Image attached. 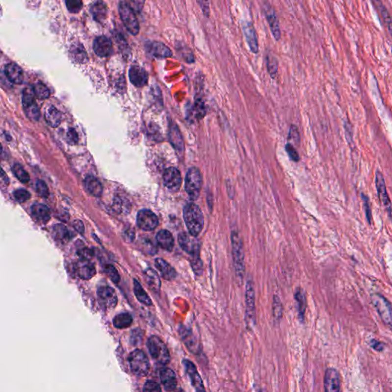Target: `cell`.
I'll use <instances>...</instances> for the list:
<instances>
[{
  "mask_svg": "<svg viewBox=\"0 0 392 392\" xmlns=\"http://www.w3.org/2000/svg\"><path fill=\"white\" fill-rule=\"evenodd\" d=\"M183 218L188 233L195 237L199 236L204 227V217L200 208L193 202L188 203L183 209Z\"/></svg>",
  "mask_w": 392,
  "mask_h": 392,
  "instance_id": "6da1fadb",
  "label": "cell"
},
{
  "mask_svg": "<svg viewBox=\"0 0 392 392\" xmlns=\"http://www.w3.org/2000/svg\"><path fill=\"white\" fill-rule=\"evenodd\" d=\"M149 352L156 363L166 366L170 361V355L166 344L159 337L152 336L147 342Z\"/></svg>",
  "mask_w": 392,
  "mask_h": 392,
  "instance_id": "7a4b0ae2",
  "label": "cell"
},
{
  "mask_svg": "<svg viewBox=\"0 0 392 392\" xmlns=\"http://www.w3.org/2000/svg\"><path fill=\"white\" fill-rule=\"evenodd\" d=\"M202 183H203V179L200 169L195 166L188 169L185 176V191L191 200H197L199 197L202 190Z\"/></svg>",
  "mask_w": 392,
  "mask_h": 392,
  "instance_id": "3957f363",
  "label": "cell"
},
{
  "mask_svg": "<svg viewBox=\"0 0 392 392\" xmlns=\"http://www.w3.org/2000/svg\"><path fill=\"white\" fill-rule=\"evenodd\" d=\"M232 253H233L234 264L235 268L237 278L243 279L244 275V255L243 242L239 234L236 231L232 232Z\"/></svg>",
  "mask_w": 392,
  "mask_h": 392,
  "instance_id": "277c9868",
  "label": "cell"
},
{
  "mask_svg": "<svg viewBox=\"0 0 392 392\" xmlns=\"http://www.w3.org/2000/svg\"><path fill=\"white\" fill-rule=\"evenodd\" d=\"M129 363L131 371L137 376H146L150 371V364L148 357L140 349H135L130 354Z\"/></svg>",
  "mask_w": 392,
  "mask_h": 392,
  "instance_id": "5b68a950",
  "label": "cell"
},
{
  "mask_svg": "<svg viewBox=\"0 0 392 392\" xmlns=\"http://www.w3.org/2000/svg\"><path fill=\"white\" fill-rule=\"evenodd\" d=\"M371 302L386 326L392 329V304L381 293L371 295Z\"/></svg>",
  "mask_w": 392,
  "mask_h": 392,
  "instance_id": "8992f818",
  "label": "cell"
},
{
  "mask_svg": "<svg viewBox=\"0 0 392 392\" xmlns=\"http://www.w3.org/2000/svg\"><path fill=\"white\" fill-rule=\"evenodd\" d=\"M119 14L126 28L132 35H136L140 31L139 22L136 19L134 10L128 2H121L119 5Z\"/></svg>",
  "mask_w": 392,
  "mask_h": 392,
  "instance_id": "52a82bcc",
  "label": "cell"
},
{
  "mask_svg": "<svg viewBox=\"0 0 392 392\" xmlns=\"http://www.w3.org/2000/svg\"><path fill=\"white\" fill-rule=\"evenodd\" d=\"M34 92L32 88H26L24 90L23 94V105L25 113L30 121L37 122L40 118L41 113L39 106L35 102L34 98Z\"/></svg>",
  "mask_w": 392,
  "mask_h": 392,
  "instance_id": "ba28073f",
  "label": "cell"
},
{
  "mask_svg": "<svg viewBox=\"0 0 392 392\" xmlns=\"http://www.w3.org/2000/svg\"><path fill=\"white\" fill-rule=\"evenodd\" d=\"M375 185H376L377 192H378L379 200L385 208L389 216H391L392 214V202H391L390 198L388 193L383 174L379 170H377L376 173H375Z\"/></svg>",
  "mask_w": 392,
  "mask_h": 392,
  "instance_id": "9c48e42d",
  "label": "cell"
},
{
  "mask_svg": "<svg viewBox=\"0 0 392 392\" xmlns=\"http://www.w3.org/2000/svg\"><path fill=\"white\" fill-rule=\"evenodd\" d=\"M178 241L183 251L188 253L191 257L199 255L200 243L196 237L186 232H181L178 236Z\"/></svg>",
  "mask_w": 392,
  "mask_h": 392,
  "instance_id": "30bf717a",
  "label": "cell"
},
{
  "mask_svg": "<svg viewBox=\"0 0 392 392\" xmlns=\"http://www.w3.org/2000/svg\"><path fill=\"white\" fill-rule=\"evenodd\" d=\"M159 223L158 218L153 211L148 209L140 210L137 214L136 224L140 229L143 231L154 230Z\"/></svg>",
  "mask_w": 392,
  "mask_h": 392,
  "instance_id": "8fae6325",
  "label": "cell"
},
{
  "mask_svg": "<svg viewBox=\"0 0 392 392\" xmlns=\"http://www.w3.org/2000/svg\"><path fill=\"white\" fill-rule=\"evenodd\" d=\"M164 185L172 192H177L181 187L182 176L180 170L175 167L166 169L163 174Z\"/></svg>",
  "mask_w": 392,
  "mask_h": 392,
  "instance_id": "7c38bea8",
  "label": "cell"
},
{
  "mask_svg": "<svg viewBox=\"0 0 392 392\" xmlns=\"http://www.w3.org/2000/svg\"><path fill=\"white\" fill-rule=\"evenodd\" d=\"M246 318L248 324L255 322V293L251 281H248L246 285Z\"/></svg>",
  "mask_w": 392,
  "mask_h": 392,
  "instance_id": "4fadbf2b",
  "label": "cell"
},
{
  "mask_svg": "<svg viewBox=\"0 0 392 392\" xmlns=\"http://www.w3.org/2000/svg\"><path fill=\"white\" fill-rule=\"evenodd\" d=\"M98 296L100 303L105 308L111 310L117 305V293L110 287H101L98 290Z\"/></svg>",
  "mask_w": 392,
  "mask_h": 392,
  "instance_id": "5bb4252c",
  "label": "cell"
},
{
  "mask_svg": "<svg viewBox=\"0 0 392 392\" xmlns=\"http://www.w3.org/2000/svg\"><path fill=\"white\" fill-rule=\"evenodd\" d=\"M325 392H340V377L336 368L326 369L324 375Z\"/></svg>",
  "mask_w": 392,
  "mask_h": 392,
  "instance_id": "9a60e30c",
  "label": "cell"
},
{
  "mask_svg": "<svg viewBox=\"0 0 392 392\" xmlns=\"http://www.w3.org/2000/svg\"><path fill=\"white\" fill-rule=\"evenodd\" d=\"M183 365L185 366V371L190 378L193 387L196 392H206L204 387V384L202 382V378L198 372L197 368L195 365L189 360H184Z\"/></svg>",
  "mask_w": 392,
  "mask_h": 392,
  "instance_id": "2e32d148",
  "label": "cell"
},
{
  "mask_svg": "<svg viewBox=\"0 0 392 392\" xmlns=\"http://www.w3.org/2000/svg\"><path fill=\"white\" fill-rule=\"evenodd\" d=\"M149 54L157 58L172 57L173 52L165 44L159 42H150L146 45Z\"/></svg>",
  "mask_w": 392,
  "mask_h": 392,
  "instance_id": "e0dca14e",
  "label": "cell"
},
{
  "mask_svg": "<svg viewBox=\"0 0 392 392\" xmlns=\"http://www.w3.org/2000/svg\"><path fill=\"white\" fill-rule=\"evenodd\" d=\"M169 139L173 148L178 152L179 154H183L185 151V143L180 128L174 123H171L169 125Z\"/></svg>",
  "mask_w": 392,
  "mask_h": 392,
  "instance_id": "ac0fdd59",
  "label": "cell"
},
{
  "mask_svg": "<svg viewBox=\"0 0 392 392\" xmlns=\"http://www.w3.org/2000/svg\"><path fill=\"white\" fill-rule=\"evenodd\" d=\"M242 29L250 49L253 53L257 54L259 51V45H258V35H257L255 27L253 26L252 23L247 22L243 24Z\"/></svg>",
  "mask_w": 392,
  "mask_h": 392,
  "instance_id": "d6986e66",
  "label": "cell"
},
{
  "mask_svg": "<svg viewBox=\"0 0 392 392\" xmlns=\"http://www.w3.org/2000/svg\"><path fill=\"white\" fill-rule=\"evenodd\" d=\"M129 77L131 83L136 87H141L148 82V74L141 67L133 65L129 71Z\"/></svg>",
  "mask_w": 392,
  "mask_h": 392,
  "instance_id": "ffe728a7",
  "label": "cell"
},
{
  "mask_svg": "<svg viewBox=\"0 0 392 392\" xmlns=\"http://www.w3.org/2000/svg\"><path fill=\"white\" fill-rule=\"evenodd\" d=\"M75 271L78 275L84 280H89L96 274V269L94 265L86 259H80L75 266Z\"/></svg>",
  "mask_w": 392,
  "mask_h": 392,
  "instance_id": "44dd1931",
  "label": "cell"
},
{
  "mask_svg": "<svg viewBox=\"0 0 392 392\" xmlns=\"http://www.w3.org/2000/svg\"><path fill=\"white\" fill-rule=\"evenodd\" d=\"M265 16L267 18V23L271 30L272 35L276 41L281 39V28H280L279 20L277 19L275 11L270 6H265Z\"/></svg>",
  "mask_w": 392,
  "mask_h": 392,
  "instance_id": "7402d4cb",
  "label": "cell"
},
{
  "mask_svg": "<svg viewBox=\"0 0 392 392\" xmlns=\"http://www.w3.org/2000/svg\"><path fill=\"white\" fill-rule=\"evenodd\" d=\"M94 52L100 57H107L111 52L112 43L106 36L98 37L93 44Z\"/></svg>",
  "mask_w": 392,
  "mask_h": 392,
  "instance_id": "603a6c76",
  "label": "cell"
},
{
  "mask_svg": "<svg viewBox=\"0 0 392 392\" xmlns=\"http://www.w3.org/2000/svg\"><path fill=\"white\" fill-rule=\"evenodd\" d=\"M5 76L7 78L9 81L12 82L15 84H21L24 80V75H23V70L20 66H18L16 64L9 63L5 67Z\"/></svg>",
  "mask_w": 392,
  "mask_h": 392,
  "instance_id": "cb8c5ba5",
  "label": "cell"
},
{
  "mask_svg": "<svg viewBox=\"0 0 392 392\" xmlns=\"http://www.w3.org/2000/svg\"><path fill=\"white\" fill-rule=\"evenodd\" d=\"M160 379L164 389L167 392H173L176 389L177 386V378L171 368H162L160 371Z\"/></svg>",
  "mask_w": 392,
  "mask_h": 392,
  "instance_id": "d4e9b609",
  "label": "cell"
},
{
  "mask_svg": "<svg viewBox=\"0 0 392 392\" xmlns=\"http://www.w3.org/2000/svg\"><path fill=\"white\" fill-rule=\"evenodd\" d=\"M84 187L88 193L94 197H100L103 192L101 182L93 176H88L84 180Z\"/></svg>",
  "mask_w": 392,
  "mask_h": 392,
  "instance_id": "484cf974",
  "label": "cell"
},
{
  "mask_svg": "<svg viewBox=\"0 0 392 392\" xmlns=\"http://www.w3.org/2000/svg\"><path fill=\"white\" fill-rule=\"evenodd\" d=\"M155 264L164 279L171 281L176 278V270L166 261L163 260L162 258H157L155 261Z\"/></svg>",
  "mask_w": 392,
  "mask_h": 392,
  "instance_id": "4316f807",
  "label": "cell"
},
{
  "mask_svg": "<svg viewBox=\"0 0 392 392\" xmlns=\"http://www.w3.org/2000/svg\"><path fill=\"white\" fill-rule=\"evenodd\" d=\"M157 241L161 248L167 251H171L174 247V238L172 234L167 230H161L158 232Z\"/></svg>",
  "mask_w": 392,
  "mask_h": 392,
  "instance_id": "83f0119b",
  "label": "cell"
},
{
  "mask_svg": "<svg viewBox=\"0 0 392 392\" xmlns=\"http://www.w3.org/2000/svg\"><path fill=\"white\" fill-rule=\"evenodd\" d=\"M31 214L37 221L47 223L50 219V210L43 204H35L31 207Z\"/></svg>",
  "mask_w": 392,
  "mask_h": 392,
  "instance_id": "f1b7e54d",
  "label": "cell"
},
{
  "mask_svg": "<svg viewBox=\"0 0 392 392\" xmlns=\"http://www.w3.org/2000/svg\"><path fill=\"white\" fill-rule=\"evenodd\" d=\"M373 5H375L378 12L380 14L382 20H383L384 23L387 27L388 31H389V35H391L392 39V19L391 17L390 13L387 8L384 5L383 2L381 1H374L372 2Z\"/></svg>",
  "mask_w": 392,
  "mask_h": 392,
  "instance_id": "f546056e",
  "label": "cell"
},
{
  "mask_svg": "<svg viewBox=\"0 0 392 392\" xmlns=\"http://www.w3.org/2000/svg\"><path fill=\"white\" fill-rule=\"evenodd\" d=\"M45 119L52 128H58L61 121V112L54 106H49L45 112Z\"/></svg>",
  "mask_w": 392,
  "mask_h": 392,
  "instance_id": "4dcf8cb0",
  "label": "cell"
},
{
  "mask_svg": "<svg viewBox=\"0 0 392 392\" xmlns=\"http://www.w3.org/2000/svg\"><path fill=\"white\" fill-rule=\"evenodd\" d=\"M145 282L147 283L149 287L155 292H159L160 289L161 281L158 274L152 269H147L143 273Z\"/></svg>",
  "mask_w": 392,
  "mask_h": 392,
  "instance_id": "1f68e13d",
  "label": "cell"
},
{
  "mask_svg": "<svg viewBox=\"0 0 392 392\" xmlns=\"http://www.w3.org/2000/svg\"><path fill=\"white\" fill-rule=\"evenodd\" d=\"M181 335L183 342H185L188 350L191 351L192 353L199 354L201 351L200 345L194 335L189 330H184L182 332Z\"/></svg>",
  "mask_w": 392,
  "mask_h": 392,
  "instance_id": "d6a6232c",
  "label": "cell"
},
{
  "mask_svg": "<svg viewBox=\"0 0 392 392\" xmlns=\"http://www.w3.org/2000/svg\"><path fill=\"white\" fill-rule=\"evenodd\" d=\"M107 6L103 2H97L92 5L91 7V12H92L93 17L96 21L99 23H103L106 19L107 16Z\"/></svg>",
  "mask_w": 392,
  "mask_h": 392,
  "instance_id": "836d02e7",
  "label": "cell"
},
{
  "mask_svg": "<svg viewBox=\"0 0 392 392\" xmlns=\"http://www.w3.org/2000/svg\"><path fill=\"white\" fill-rule=\"evenodd\" d=\"M192 110H193L194 116L198 121H201L204 118L207 113V106H206L204 98H202L201 96L195 97Z\"/></svg>",
  "mask_w": 392,
  "mask_h": 392,
  "instance_id": "e575fe53",
  "label": "cell"
},
{
  "mask_svg": "<svg viewBox=\"0 0 392 392\" xmlns=\"http://www.w3.org/2000/svg\"><path fill=\"white\" fill-rule=\"evenodd\" d=\"M295 300L297 303L298 307L299 319L303 322L304 320V315H305L306 307H307V299H306L305 293L303 289L298 288L296 289L295 293Z\"/></svg>",
  "mask_w": 392,
  "mask_h": 392,
  "instance_id": "d590c367",
  "label": "cell"
},
{
  "mask_svg": "<svg viewBox=\"0 0 392 392\" xmlns=\"http://www.w3.org/2000/svg\"><path fill=\"white\" fill-rule=\"evenodd\" d=\"M53 234H54L56 240H58L61 242H68L72 238V235H71L70 232L68 231V229H67L65 225H61V224H58V225L54 226V228H53Z\"/></svg>",
  "mask_w": 392,
  "mask_h": 392,
  "instance_id": "8d00e7d4",
  "label": "cell"
},
{
  "mask_svg": "<svg viewBox=\"0 0 392 392\" xmlns=\"http://www.w3.org/2000/svg\"><path fill=\"white\" fill-rule=\"evenodd\" d=\"M132 322V318L131 314H119L116 315L113 320V326L117 329H125L129 327Z\"/></svg>",
  "mask_w": 392,
  "mask_h": 392,
  "instance_id": "74e56055",
  "label": "cell"
},
{
  "mask_svg": "<svg viewBox=\"0 0 392 392\" xmlns=\"http://www.w3.org/2000/svg\"><path fill=\"white\" fill-rule=\"evenodd\" d=\"M133 283H134V293L137 300L140 303H143L144 305L151 306V299L150 298L148 294L146 293L143 287L140 285V283L138 282V281H136V279H134Z\"/></svg>",
  "mask_w": 392,
  "mask_h": 392,
  "instance_id": "f35d334b",
  "label": "cell"
},
{
  "mask_svg": "<svg viewBox=\"0 0 392 392\" xmlns=\"http://www.w3.org/2000/svg\"><path fill=\"white\" fill-rule=\"evenodd\" d=\"M266 65H267V72L270 74V77L274 78L278 72V61L275 56L273 54H266Z\"/></svg>",
  "mask_w": 392,
  "mask_h": 392,
  "instance_id": "ab89813d",
  "label": "cell"
},
{
  "mask_svg": "<svg viewBox=\"0 0 392 392\" xmlns=\"http://www.w3.org/2000/svg\"><path fill=\"white\" fill-rule=\"evenodd\" d=\"M32 90H33L35 96L39 99L46 100L50 97V91H49V88L41 82H38L36 84H34Z\"/></svg>",
  "mask_w": 392,
  "mask_h": 392,
  "instance_id": "60d3db41",
  "label": "cell"
},
{
  "mask_svg": "<svg viewBox=\"0 0 392 392\" xmlns=\"http://www.w3.org/2000/svg\"><path fill=\"white\" fill-rule=\"evenodd\" d=\"M12 170L16 178L22 183H27L29 181V175L20 164H15L14 166H12Z\"/></svg>",
  "mask_w": 392,
  "mask_h": 392,
  "instance_id": "b9f144b4",
  "label": "cell"
},
{
  "mask_svg": "<svg viewBox=\"0 0 392 392\" xmlns=\"http://www.w3.org/2000/svg\"><path fill=\"white\" fill-rule=\"evenodd\" d=\"M71 52L74 59L78 62H84L87 60V52L84 51V48L82 47L81 45L72 46Z\"/></svg>",
  "mask_w": 392,
  "mask_h": 392,
  "instance_id": "7bdbcfd3",
  "label": "cell"
},
{
  "mask_svg": "<svg viewBox=\"0 0 392 392\" xmlns=\"http://www.w3.org/2000/svg\"><path fill=\"white\" fill-rule=\"evenodd\" d=\"M362 201H363V207H364L365 213H366V218L369 225H371V220H372V214H371V205H370L369 198L366 194H361Z\"/></svg>",
  "mask_w": 392,
  "mask_h": 392,
  "instance_id": "ee69618b",
  "label": "cell"
},
{
  "mask_svg": "<svg viewBox=\"0 0 392 392\" xmlns=\"http://www.w3.org/2000/svg\"><path fill=\"white\" fill-rule=\"evenodd\" d=\"M191 264H192V270L197 275H202L203 272V265L201 261L200 255L191 257Z\"/></svg>",
  "mask_w": 392,
  "mask_h": 392,
  "instance_id": "f6af8a7d",
  "label": "cell"
},
{
  "mask_svg": "<svg viewBox=\"0 0 392 392\" xmlns=\"http://www.w3.org/2000/svg\"><path fill=\"white\" fill-rule=\"evenodd\" d=\"M37 193L42 198H47L49 195V188L45 182L42 180H38L35 184Z\"/></svg>",
  "mask_w": 392,
  "mask_h": 392,
  "instance_id": "bcb514c9",
  "label": "cell"
},
{
  "mask_svg": "<svg viewBox=\"0 0 392 392\" xmlns=\"http://www.w3.org/2000/svg\"><path fill=\"white\" fill-rule=\"evenodd\" d=\"M67 9L72 13L80 12L83 6V2L79 0H69L66 2Z\"/></svg>",
  "mask_w": 392,
  "mask_h": 392,
  "instance_id": "7dc6e473",
  "label": "cell"
},
{
  "mask_svg": "<svg viewBox=\"0 0 392 392\" xmlns=\"http://www.w3.org/2000/svg\"><path fill=\"white\" fill-rule=\"evenodd\" d=\"M105 271L113 283L117 284L120 281V275H119L118 272L112 265H106L105 268Z\"/></svg>",
  "mask_w": 392,
  "mask_h": 392,
  "instance_id": "c3c4849f",
  "label": "cell"
},
{
  "mask_svg": "<svg viewBox=\"0 0 392 392\" xmlns=\"http://www.w3.org/2000/svg\"><path fill=\"white\" fill-rule=\"evenodd\" d=\"M285 150H286L288 156H289L292 161L295 162H299L300 155H299L298 152L296 151V149L291 143H287L286 146H285Z\"/></svg>",
  "mask_w": 392,
  "mask_h": 392,
  "instance_id": "681fc988",
  "label": "cell"
},
{
  "mask_svg": "<svg viewBox=\"0 0 392 392\" xmlns=\"http://www.w3.org/2000/svg\"><path fill=\"white\" fill-rule=\"evenodd\" d=\"M283 308L280 299L277 296H274V303H273V314L277 319H280L282 316Z\"/></svg>",
  "mask_w": 392,
  "mask_h": 392,
  "instance_id": "f907efd6",
  "label": "cell"
},
{
  "mask_svg": "<svg viewBox=\"0 0 392 392\" xmlns=\"http://www.w3.org/2000/svg\"><path fill=\"white\" fill-rule=\"evenodd\" d=\"M143 392H162L160 386L154 381L149 380L144 384Z\"/></svg>",
  "mask_w": 392,
  "mask_h": 392,
  "instance_id": "816d5d0a",
  "label": "cell"
},
{
  "mask_svg": "<svg viewBox=\"0 0 392 392\" xmlns=\"http://www.w3.org/2000/svg\"><path fill=\"white\" fill-rule=\"evenodd\" d=\"M289 140H293L295 144H299L300 141V134L298 128L296 125H290L289 131Z\"/></svg>",
  "mask_w": 392,
  "mask_h": 392,
  "instance_id": "f5cc1de1",
  "label": "cell"
},
{
  "mask_svg": "<svg viewBox=\"0 0 392 392\" xmlns=\"http://www.w3.org/2000/svg\"><path fill=\"white\" fill-rule=\"evenodd\" d=\"M14 197L19 202H24L28 201L31 197L29 192L25 189H18L14 192Z\"/></svg>",
  "mask_w": 392,
  "mask_h": 392,
  "instance_id": "db71d44e",
  "label": "cell"
},
{
  "mask_svg": "<svg viewBox=\"0 0 392 392\" xmlns=\"http://www.w3.org/2000/svg\"><path fill=\"white\" fill-rule=\"evenodd\" d=\"M142 339H143V330L140 329L132 330L131 337V342L132 345L140 344V342H142Z\"/></svg>",
  "mask_w": 392,
  "mask_h": 392,
  "instance_id": "11a10c76",
  "label": "cell"
},
{
  "mask_svg": "<svg viewBox=\"0 0 392 392\" xmlns=\"http://www.w3.org/2000/svg\"><path fill=\"white\" fill-rule=\"evenodd\" d=\"M67 142L69 144L75 145L78 141V134L73 128L68 130L66 134Z\"/></svg>",
  "mask_w": 392,
  "mask_h": 392,
  "instance_id": "9f6ffc18",
  "label": "cell"
},
{
  "mask_svg": "<svg viewBox=\"0 0 392 392\" xmlns=\"http://www.w3.org/2000/svg\"><path fill=\"white\" fill-rule=\"evenodd\" d=\"M370 345H371L372 349L378 351V352H382L385 349V345L382 342H378L377 340H372L370 342Z\"/></svg>",
  "mask_w": 392,
  "mask_h": 392,
  "instance_id": "6f0895ef",
  "label": "cell"
},
{
  "mask_svg": "<svg viewBox=\"0 0 392 392\" xmlns=\"http://www.w3.org/2000/svg\"><path fill=\"white\" fill-rule=\"evenodd\" d=\"M92 251L88 248L81 250L79 251V255L81 257V259H86V260H89L90 258L92 257Z\"/></svg>",
  "mask_w": 392,
  "mask_h": 392,
  "instance_id": "680465c9",
  "label": "cell"
},
{
  "mask_svg": "<svg viewBox=\"0 0 392 392\" xmlns=\"http://www.w3.org/2000/svg\"><path fill=\"white\" fill-rule=\"evenodd\" d=\"M198 3L200 5L201 8H202V12L204 13L205 16H209V2H198Z\"/></svg>",
  "mask_w": 392,
  "mask_h": 392,
  "instance_id": "91938a15",
  "label": "cell"
},
{
  "mask_svg": "<svg viewBox=\"0 0 392 392\" xmlns=\"http://www.w3.org/2000/svg\"><path fill=\"white\" fill-rule=\"evenodd\" d=\"M344 128H345V134H346V138H348V136H349L350 137L351 142L352 141V126H351L350 123L345 122L344 124Z\"/></svg>",
  "mask_w": 392,
  "mask_h": 392,
  "instance_id": "94428289",
  "label": "cell"
},
{
  "mask_svg": "<svg viewBox=\"0 0 392 392\" xmlns=\"http://www.w3.org/2000/svg\"><path fill=\"white\" fill-rule=\"evenodd\" d=\"M75 229L79 232V233L83 234L84 232V227L83 223L80 221H75L74 223Z\"/></svg>",
  "mask_w": 392,
  "mask_h": 392,
  "instance_id": "6125c7cd",
  "label": "cell"
},
{
  "mask_svg": "<svg viewBox=\"0 0 392 392\" xmlns=\"http://www.w3.org/2000/svg\"><path fill=\"white\" fill-rule=\"evenodd\" d=\"M176 392H184V391H183V390H182V389H179V390L178 391H176Z\"/></svg>",
  "mask_w": 392,
  "mask_h": 392,
  "instance_id": "be15d7a7",
  "label": "cell"
}]
</instances>
